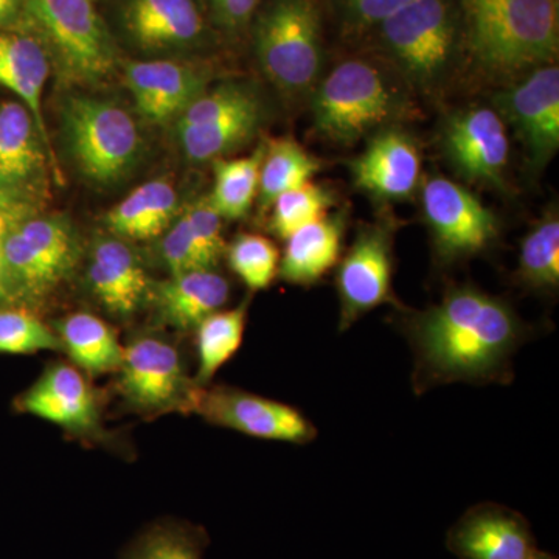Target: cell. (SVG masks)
Segmentation results:
<instances>
[{
  "instance_id": "cell-30",
  "label": "cell",
  "mask_w": 559,
  "mask_h": 559,
  "mask_svg": "<svg viewBox=\"0 0 559 559\" xmlns=\"http://www.w3.org/2000/svg\"><path fill=\"white\" fill-rule=\"evenodd\" d=\"M264 143L250 156L218 159L213 164L215 183L209 201L223 219H240L252 209L259 194L261 160Z\"/></svg>"
},
{
  "instance_id": "cell-41",
  "label": "cell",
  "mask_w": 559,
  "mask_h": 559,
  "mask_svg": "<svg viewBox=\"0 0 559 559\" xmlns=\"http://www.w3.org/2000/svg\"><path fill=\"white\" fill-rule=\"evenodd\" d=\"M21 5L22 0H0V25H5L13 20Z\"/></svg>"
},
{
  "instance_id": "cell-16",
  "label": "cell",
  "mask_w": 559,
  "mask_h": 559,
  "mask_svg": "<svg viewBox=\"0 0 559 559\" xmlns=\"http://www.w3.org/2000/svg\"><path fill=\"white\" fill-rule=\"evenodd\" d=\"M447 547L459 559H530L538 549L527 518L496 502L466 510L448 530Z\"/></svg>"
},
{
  "instance_id": "cell-40",
  "label": "cell",
  "mask_w": 559,
  "mask_h": 559,
  "mask_svg": "<svg viewBox=\"0 0 559 559\" xmlns=\"http://www.w3.org/2000/svg\"><path fill=\"white\" fill-rule=\"evenodd\" d=\"M215 20L227 31H238L248 25L261 0H209Z\"/></svg>"
},
{
  "instance_id": "cell-17",
  "label": "cell",
  "mask_w": 559,
  "mask_h": 559,
  "mask_svg": "<svg viewBox=\"0 0 559 559\" xmlns=\"http://www.w3.org/2000/svg\"><path fill=\"white\" fill-rule=\"evenodd\" d=\"M123 79L139 112L164 124L178 120L207 91L210 70L187 61H134L124 64Z\"/></svg>"
},
{
  "instance_id": "cell-13",
  "label": "cell",
  "mask_w": 559,
  "mask_h": 559,
  "mask_svg": "<svg viewBox=\"0 0 559 559\" xmlns=\"http://www.w3.org/2000/svg\"><path fill=\"white\" fill-rule=\"evenodd\" d=\"M440 148L460 178L506 187L510 140L507 124L492 106H469L451 114L441 127Z\"/></svg>"
},
{
  "instance_id": "cell-32",
  "label": "cell",
  "mask_w": 559,
  "mask_h": 559,
  "mask_svg": "<svg viewBox=\"0 0 559 559\" xmlns=\"http://www.w3.org/2000/svg\"><path fill=\"white\" fill-rule=\"evenodd\" d=\"M334 202L333 191L314 182L286 191L272 202L270 229L275 237L288 240L294 231L329 215Z\"/></svg>"
},
{
  "instance_id": "cell-31",
  "label": "cell",
  "mask_w": 559,
  "mask_h": 559,
  "mask_svg": "<svg viewBox=\"0 0 559 559\" xmlns=\"http://www.w3.org/2000/svg\"><path fill=\"white\" fill-rule=\"evenodd\" d=\"M516 277L524 288L551 293L559 286V219L549 212L521 242Z\"/></svg>"
},
{
  "instance_id": "cell-14",
  "label": "cell",
  "mask_w": 559,
  "mask_h": 559,
  "mask_svg": "<svg viewBox=\"0 0 559 559\" xmlns=\"http://www.w3.org/2000/svg\"><path fill=\"white\" fill-rule=\"evenodd\" d=\"M193 412L210 425L255 439L307 444L318 437L311 419L296 407L227 385L202 388Z\"/></svg>"
},
{
  "instance_id": "cell-4",
  "label": "cell",
  "mask_w": 559,
  "mask_h": 559,
  "mask_svg": "<svg viewBox=\"0 0 559 559\" xmlns=\"http://www.w3.org/2000/svg\"><path fill=\"white\" fill-rule=\"evenodd\" d=\"M373 32L382 61L414 94L437 98L448 90L463 46L455 0H415Z\"/></svg>"
},
{
  "instance_id": "cell-23",
  "label": "cell",
  "mask_w": 559,
  "mask_h": 559,
  "mask_svg": "<svg viewBox=\"0 0 559 559\" xmlns=\"http://www.w3.org/2000/svg\"><path fill=\"white\" fill-rule=\"evenodd\" d=\"M50 69L49 55L35 36L0 33V86L13 92L31 110L40 139L51 154L43 114V91Z\"/></svg>"
},
{
  "instance_id": "cell-39",
  "label": "cell",
  "mask_w": 559,
  "mask_h": 559,
  "mask_svg": "<svg viewBox=\"0 0 559 559\" xmlns=\"http://www.w3.org/2000/svg\"><path fill=\"white\" fill-rule=\"evenodd\" d=\"M32 215H35V205L27 191L0 187V304L10 300L5 282V263H3L7 237L17 223Z\"/></svg>"
},
{
  "instance_id": "cell-33",
  "label": "cell",
  "mask_w": 559,
  "mask_h": 559,
  "mask_svg": "<svg viewBox=\"0 0 559 559\" xmlns=\"http://www.w3.org/2000/svg\"><path fill=\"white\" fill-rule=\"evenodd\" d=\"M207 536L201 528L160 522L145 530L124 551L123 559H202Z\"/></svg>"
},
{
  "instance_id": "cell-21",
  "label": "cell",
  "mask_w": 559,
  "mask_h": 559,
  "mask_svg": "<svg viewBox=\"0 0 559 559\" xmlns=\"http://www.w3.org/2000/svg\"><path fill=\"white\" fill-rule=\"evenodd\" d=\"M229 297V280L215 270L170 275L164 282L153 283L150 293L160 322L178 330H197L202 320L219 311Z\"/></svg>"
},
{
  "instance_id": "cell-20",
  "label": "cell",
  "mask_w": 559,
  "mask_h": 559,
  "mask_svg": "<svg viewBox=\"0 0 559 559\" xmlns=\"http://www.w3.org/2000/svg\"><path fill=\"white\" fill-rule=\"evenodd\" d=\"M86 274L92 293L114 316L128 318L150 299L153 283L134 250L119 237L95 242Z\"/></svg>"
},
{
  "instance_id": "cell-2",
  "label": "cell",
  "mask_w": 559,
  "mask_h": 559,
  "mask_svg": "<svg viewBox=\"0 0 559 559\" xmlns=\"http://www.w3.org/2000/svg\"><path fill=\"white\" fill-rule=\"evenodd\" d=\"M463 46L489 79L516 80L557 61L558 0H455Z\"/></svg>"
},
{
  "instance_id": "cell-6",
  "label": "cell",
  "mask_w": 559,
  "mask_h": 559,
  "mask_svg": "<svg viewBox=\"0 0 559 559\" xmlns=\"http://www.w3.org/2000/svg\"><path fill=\"white\" fill-rule=\"evenodd\" d=\"M257 60L289 98H310L323 72L322 20L314 0H270L253 28Z\"/></svg>"
},
{
  "instance_id": "cell-18",
  "label": "cell",
  "mask_w": 559,
  "mask_h": 559,
  "mask_svg": "<svg viewBox=\"0 0 559 559\" xmlns=\"http://www.w3.org/2000/svg\"><path fill=\"white\" fill-rule=\"evenodd\" d=\"M121 27L145 53H183L207 39V25L197 0H124Z\"/></svg>"
},
{
  "instance_id": "cell-19",
  "label": "cell",
  "mask_w": 559,
  "mask_h": 559,
  "mask_svg": "<svg viewBox=\"0 0 559 559\" xmlns=\"http://www.w3.org/2000/svg\"><path fill=\"white\" fill-rule=\"evenodd\" d=\"M17 406L79 437L102 433L97 396L84 374L69 364L50 366L21 396Z\"/></svg>"
},
{
  "instance_id": "cell-34",
  "label": "cell",
  "mask_w": 559,
  "mask_h": 559,
  "mask_svg": "<svg viewBox=\"0 0 559 559\" xmlns=\"http://www.w3.org/2000/svg\"><path fill=\"white\" fill-rule=\"evenodd\" d=\"M224 255H227L234 274L253 293L270 288L278 275L277 246L261 235H238L226 248Z\"/></svg>"
},
{
  "instance_id": "cell-5",
  "label": "cell",
  "mask_w": 559,
  "mask_h": 559,
  "mask_svg": "<svg viewBox=\"0 0 559 559\" xmlns=\"http://www.w3.org/2000/svg\"><path fill=\"white\" fill-rule=\"evenodd\" d=\"M22 7L62 83L91 86L112 75L116 44L94 0H22Z\"/></svg>"
},
{
  "instance_id": "cell-9",
  "label": "cell",
  "mask_w": 559,
  "mask_h": 559,
  "mask_svg": "<svg viewBox=\"0 0 559 559\" xmlns=\"http://www.w3.org/2000/svg\"><path fill=\"white\" fill-rule=\"evenodd\" d=\"M200 385L191 380L179 349L156 336H139L123 347L119 392L130 409L154 415L193 412Z\"/></svg>"
},
{
  "instance_id": "cell-10",
  "label": "cell",
  "mask_w": 559,
  "mask_h": 559,
  "mask_svg": "<svg viewBox=\"0 0 559 559\" xmlns=\"http://www.w3.org/2000/svg\"><path fill=\"white\" fill-rule=\"evenodd\" d=\"M421 204L440 266L479 255L498 240L499 221L495 213L454 180L443 176L426 179Z\"/></svg>"
},
{
  "instance_id": "cell-7",
  "label": "cell",
  "mask_w": 559,
  "mask_h": 559,
  "mask_svg": "<svg viewBox=\"0 0 559 559\" xmlns=\"http://www.w3.org/2000/svg\"><path fill=\"white\" fill-rule=\"evenodd\" d=\"M61 124L70 156L92 182H120L139 164L142 134L131 114L117 103L69 95L61 106Z\"/></svg>"
},
{
  "instance_id": "cell-25",
  "label": "cell",
  "mask_w": 559,
  "mask_h": 559,
  "mask_svg": "<svg viewBox=\"0 0 559 559\" xmlns=\"http://www.w3.org/2000/svg\"><path fill=\"white\" fill-rule=\"evenodd\" d=\"M44 145L31 110L22 103L0 105V187L24 190L38 178ZM47 150V148H46Z\"/></svg>"
},
{
  "instance_id": "cell-22",
  "label": "cell",
  "mask_w": 559,
  "mask_h": 559,
  "mask_svg": "<svg viewBox=\"0 0 559 559\" xmlns=\"http://www.w3.org/2000/svg\"><path fill=\"white\" fill-rule=\"evenodd\" d=\"M347 212H337L294 231L280 257L278 277L297 286H311L341 260Z\"/></svg>"
},
{
  "instance_id": "cell-8",
  "label": "cell",
  "mask_w": 559,
  "mask_h": 559,
  "mask_svg": "<svg viewBox=\"0 0 559 559\" xmlns=\"http://www.w3.org/2000/svg\"><path fill=\"white\" fill-rule=\"evenodd\" d=\"M81 260L75 227L64 216L22 219L3 248L10 300L40 301L72 277Z\"/></svg>"
},
{
  "instance_id": "cell-27",
  "label": "cell",
  "mask_w": 559,
  "mask_h": 559,
  "mask_svg": "<svg viewBox=\"0 0 559 559\" xmlns=\"http://www.w3.org/2000/svg\"><path fill=\"white\" fill-rule=\"evenodd\" d=\"M264 121V106H255L207 123L176 127L180 150L187 159L204 162L223 159L259 134Z\"/></svg>"
},
{
  "instance_id": "cell-37",
  "label": "cell",
  "mask_w": 559,
  "mask_h": 559,
  "mask_svg": "<svg viewBox=\"0 0 559 559\" xmlns=\"http://www.w3.org/2000/svg\"><path fill=\"white\" fill-rule=\"evenodd\" d=\"M183 216L189 223L191 237L197 241L202 255L210 267L215 270L216 264L226 253V242L223 238V218L218 215L209 198L194 202Z\"/></svg>"
},
{
  "instance_id": "cell-36",
  "label": "cell",
  "mask_w": 559,
  "mask_h": 559,
  "mask_svg": "<svg viewBox=\"0 0 559 559\" xmlns=\"http://www.w3.org/2000/svg\"><path fill=\"white\" fill-rule=\"evenodd\" d=\"M162 237L160 257L170 275L186 274L198 270H213L202 255L197 241L191 237L189 223L183 215L168 227Z\"/></svg>"
},
{
  "instance_id": "cell-1",
  "label": "cell",
  "mask_w": 559,
  "mask_h": 559,
  "mask_svg": "<svg viewBox=\"0 0 559 559\" xmlns=\"http://www.w3.org/2000/svg\"><path fill=\"white\" fill-rule=\"evenodd\" d=\"M399 325L414 353L417 395L455 382L509 384L514 355L530 336L509 301L466 283L451 286L439 304L401 316Z\"/></svg>"
},
{
  "instance_id": "cell-42",
  "label": "cell",
  "mask_w": 559,
  "mask_h": 559,
  "mask_svg": "<svg viewBox=\"0 0 559 559\" xmlns=\"http://www.w3.org/2000/svg\"><path fill=\"white\" fill-rule=\"evenodd\" d=\"M530 559H558L557 555L550 554V551L536 549L533 551L532 558Z\"/></svg>"
},
{
  "instance_id": "cell-12",
  "label": "cell",
  "mask_w": 559,
  "mask_h": 559,
  "mask_svg": "<svg viewBox=\"0 0 559 559\" xmlns=\"http://www.w3.org/2000/svg\"><path fill=\"white\" fill-rule=\"evenodd\" d=\"M393 266L392 226L388 223L364 226L337 263L341 333L381 305L396 304Z\"/></svg>"
},
{
  "instance_id": "cell-26",
  "label": "cell",
  "mask_w": 559,
  "mask_h": 559,
  "mask_svg": "<svg viewBox=\"0 0 559 559\" xmlns=\"http://www.w3.org/2000/svg\"><path fill=\"white\" fill-rule=\"evenodd\" d=\"M55 331L62 349L80 370L91 374L119 371L123 347L105 320L90 312H75L58 320Z\"/></svg>"
},
{
  "instance_id": "cell-35",
  "label": "cell",
  "mask_w": 559,
  "mask_h": 559,
  "mask_svg": "<svg viewBox=\"0 0 559 559\" xmlns=\"http://www.w3.org/2000/svg\"><path fill=\"white\" fill-rule=\"evenodd\" d=\"M62 349L57 331L25 310L0 311V353L32 355Z\"/></svg>"
},
{
  "instance_id": "cell-38",
  "label": "cell",
  "mask_w": 559,
  "mask_h": 559,
  "mask_svg": "<svg viewBox=\"0 0 559 559\" xmlns=\"http://www.w3.org/2000/svg\"><path fill=\"white\" fill-rule=\"evenodd\" d=\"M341 21L356 32H373L378 25L415 0H333Z\"/></svg>"
},
{
  "instance_id": "cell-3",
  "label": "cell",
  "mask_w": 559,
  "mask_h": 559,
  "mask_svg": "<svg viewBox=\"0 0 559 559\" xmlns=\"http://www.w3.org/2000/svg\"><path fill=\"white\" fill-rule=\"evenodd\" d=\"M411 87L388 62L349 58L311 94L312 128L325 142L352 146L414 112Z\"/></svg>"
},
{
  "instance_id": "cell-24",
  "label": "cell",
  "mask_w": 559,
  "mask_h": 559,
  "mask_svg": "<svg viewBox=\"0 0 559 559\" xmlns=\"http://www.w3.org/2000/svg\"><path fill=\"white\" fill-rule=\"evenodd\" d=\"M178 201L170 179L148 180L106 213L105 226L119 238L153 240L175 223Z\"/></svg>"
},
{
  "instance_id": "cell-15",
  "label": "cell",
  "mask_w": 559,
  "mask_h": 559,
  "mask_svg": "<svg viewBox=\"0 0 559 559\" xmlns=\"http://www.w3.org/2000/svg\"><path fill=\"white\" fill-rule=\"evenodd\" d=\"M421 150L400 127L371 135L366 150L349 162L356 189L378 201L399 202L414 197L421 180Z\"/></svg>"
},
{
  "instance_id": "cell-29",
  "label": "cell",
  "mask_w": 559,
  "mask_h": 559,
  "mask_svg": "<svg viewBox=\"0 0 559 559\" xmlns=\"http://www.w3.org/2000/svg\"><path fill=\"white\" fill-rule=\"evenodd\" d=\"M249 301L231 310L216 311L197 326L198 371L200 388H207L221 367L240 349L248 322Z\"/></svg>"
},
{
  "instance_id": "cell-11",
  "label": "cell",
  "mask_w": 559,
  "mask_h": 559,
  "mask_svg": "<svg viewBox=\"0 0 559 559\" xmlns=\"http://www.w3.org/2000/svg\"><path fill=\"white\" fill-rule=\"evenodd\" d=\"M492 108L509 124L527 154L530 167L540 171L559 148V69L544 64L495 92Z\"/></svg>"
},
{
  "instance_id": "cell-28",
  "label": "cell",
  "mask_w": 559,
  "mask_h": 559,
  "mask_svg": "<svg viewBox=\"0 0 559 559\" xmlns=\"http://www.w3.org/2000/svg\"><path fill=\"white\" fill-rule=\"evenodd\" d=\"M319 170V159L296 140L282 138L264 143L257 194L261 212L270 210L280 194L311 182Z\"/></svg>"
}]
</instances>
